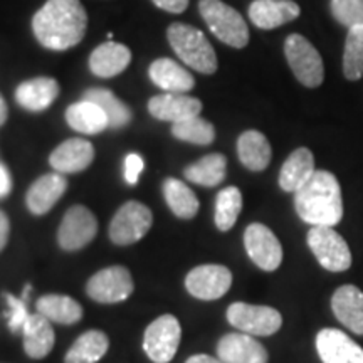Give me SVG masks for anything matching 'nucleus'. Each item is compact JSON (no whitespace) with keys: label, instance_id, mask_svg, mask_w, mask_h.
<instances>
[{"label":"nucleus","instance_id":"f257e3e1","mask_svg":"<svg viewBox=\"0 0 363 363\" xmlns=\"http://www.w3.org/2000/svg\"><path fill=\"white\" fill-rule=\"evenodd\" d=\"M86 29L88 16L79 0H48L33 19L35 39L51 51H66L78 45Z\"/></svg>","mask_w":363,"mask_h":363},{"label":"nucleus","instance_id":"f03ea898","mask_svg":"<svg viewBox=\"0 0 363 363\" xmlns=\"http://www.w3.org/2000/svg\"><path fill=\"white\" fill-rule=\"evenodd\" d=\"M299 219L310 225L335 227L343 219V195L340 182L328 170H316L294 194Z\"/></svg>","mask_w":363,"mask_h":363},{"label":"nucleus","instance_id":"7ed1b4c3","mask_svg":"<svg viewBox=\"0 0 363 363\" xmlns=\"http://www.w3.org/2000/svg\"><path fill=\"white\" fill-rule=\"evenodd\" d=\"M169 43L184 65L202 74H214L217 71V56L212 44L202 30L189 24L175 22L167 30Z\"/></svg>","mask_w":363,"mask_h":363},{"label":"nucleus","instance_id":"20e7f679","mask_svg":"<svg viewBox=\"0 0 363 363\" xmlns=\"http://www.w3.org/2000/svg\"><path fill=\"white\" fill-rule=\"evenodd\" d=\"M202 19L211 33L230 48L242 49L249 43V29L242 16L222 0H201L199 2Z\"/></svg>","mask_w":363,"mask_h":363},{"label":"nucleus","instance_id":"39448f33","mask_svg":"<svg viewBox=\"0 0 363 363\" xmlns=\"http://www.w3.org/2000/svg\"><path fill=\"white\" fill-rule=\"evenodd\" d=\"M284 54L296 79L306 88H318L325 79V66L320 52L310 40L291 34L284 43Z\"/></svg>","mask_w":363,"mask_h":363},{"label":"nucleus","instance_id":"423d86ee","mask_svg":"<svg viewBox=\"0 0 363 363\" xmlns=\"http://www.w3.org/2000/svg\"><path fill=\"white\" fill-rule=\"evenodd\" d=\"M308 246L315 254L316 261L331 272H343L352 266V251L348 242L335 227L315 225L306 235Z\"/></svg>","mask_w":363,"mask_h":363},{"label":"nucleus","instance_id":"0eeeda50","mask_svg":"<svg viewBox=\"0 0 363 363\" xmlns=\"http://www.w3.org/2000/svg\"><path fill=\"white\" fill-rule=\"evenodd\" d=\"M227 321L242 333L252 337H271L283 326V316L276 308L233 303L227 308Z\"/></svg>","mask_w":363,"mask_h":363},{"label":"nucleus","instance_id":"6e6552de","mask_svg":"<svg viewBox=\"0 0 363 363\" xmlns=\"http://www.w3.org/2000/svg\"><path fill=\"white\" fill-rule=\"evenodd\" d=\"M153 224L152 211L142 202L130 201L118 208L110 224V239L116 246H131L148 234Z\"/></svg>","mask_w":363,"mask_h":363},{"label":"nucleus","instance_id":"1a4fd4ad","mask_svg":"<svg viewBox=\"0 0 363 363\" xmlns=\"http://www.w3.org/2000/svg\"><path fill=\"white\" fill-rule=\"evenodd\" d=\"M182 328L174 315H163L147 326L143 350L153 363H170L179 350Z\"/></svg>","mask_w":363,"mask_h":363},{"label":"nucleus","instance_id":"9d476101","mask_svg":"<svg viewBox=\"0 0 363 363\" xmlns=\"http://www.w3.org/2000/svg\"><path fill=\"white\" fill-rule=\"evenodd\" d=\"M135 284L130 271L125 266H110L91 276L86 284V293L91 299L103 305H115L126 301L133 293Z\"/></svg>","mask_w":363,"mask_h":363},{"label":"nucleus","instance_id":"9b49d317","mask_svg":"<svg viewBox=\"0 0 363 363\" xmlns=\"http://www.w3.org/2000/svg\"><path fill=\"white\" fill-rule=\"evenodd\" d=\"M98 220L84 206H72L62 217L57 230L59 247L67 252L79 251L96 238Z\"/></svg>","mask_w":363,"mask_h":363},{"label":"nucleus","instance_id":"f8f14e48","mask_svg":"<svg viewBox=\"0 0 363 363\" xmlns=\"http://www.w3.org/2000/svg\"><path fill=\"white\" fill-rule=\"evenodd\" d=\"M244 247L247 256L259 269L272 272L283 262V246L269 227L259 222L247 225L244 233Z\"/></svg>","mask_w":363,"mask_h":363},{"label":"nucleus","instance_id":"ddd939ff","mask_svg":"<svg viewBox=\"0 0 363 363\" xmlns=\"http://www.w3.org/2000/svg\"><path fill=\"white\" fill-rule=\"evenodd\" d=\"M233 286V272L220 264H203L194 267L185 278V288L194 298L214 301L224 296Z\"/></svg>","mask_w":363,"mask_h":363},{"label":"nucleus","instance_id":"4468645a","mask_svg":"<svg viewBox=\"0 0 363 363\" xmlns=\"http://www.w3.org/2000/svg\"><path fill=\"white\" fill-rule=\"evenodd\" d=\"M316 350L323 363H363V348L337 328H325L316 335Z\"/></svg>","mask_w":363,"mask_h":363},{"label":"nucleus","instance_id":"2eb2a0df","mask_svg":"<svg viewBox=\"0 0 363 363\" xmlns=\"http://www.w3.org/2000/svg\"><path fill=\"white\" fill-rule=\"evenodd\" d=\"M217 357L222 363H267L269 355L252 335L227 333L217 343Z\"/></svg>","mask_w":363,"mask_h":363},{"label":"nucleus","instance_id":"dca6fc26","mask_svg":"<svg viewBox=\"0 0 363 363\" xmlns=\"http://www.w3.org/2000/svg\"><path fill=\"white\" fill-rule=\"evenodd\" d=\"M148 111L160 121L179 123V121L201 115L202 101L184 93H163L150 99Z\"/></svg>","mask_w":363,"mask_h":363},{"label":"nucleus","instance_id":"f3484780","mask_svg":"<svg viewBox=\"0 0 363 363\" xmlns=\"http://www.w3.org/2000/svg\"><path fill=\"white\" fill-rule=\"evenodd\" d=\"M301 9L293 0H254L249 6V19L264 30L276 29L298 19Z\"/></svg>","mask_w":363,"mask_h":363},{"label":"nucleus","instance_id":"a211bd4d","mask_svg":"<svg viewBox=\"0 0 363 363\" xmlns=\"http://www.w3.org/2000/svg\"><path fill=\"white\" fill-rule=\"evenodd\" d=\"M67 189V180L62 174H45L39 177L38 180L27 190L26 203L30 214L44 216L56 206L59 199L62 197Z\"/></svg>","mask_w":363,"mask_h":363},{"label":"nucleus","instance_id":"6ab92c4d","mask_svg":"<svg viewBox=\"0 0 363 363\" xmlns=\"http://www.w3.org/2000/svg\"><path fill=\"white\" fill-rule=\"evenodd\" d=\"M93 160L94 147L83 138L66 140L49 157V163L59 174H78L88 169Z\"/></svg>","mask_w":363,"mask_h":363},{"label":"nucleus","instance_id":"aec40b11","mask_svg":"<svg viewBox=\"0 0 363 363\" xmlns=\"http://www.w3.org/2000/svg\"><path fill=\"white\" fill-rule=\"evenodd\" d=\"M331 310L352 333L363 335V291L353 284L340 286L331 296Z\"/></svg>","mask_w":363,"mask_h":363},{"label":"nucleus","instance_id":"412c9836","mask_svg":"<svg viewBox=\"0 0 363 363\" xmlns=\"http://www.w3.org/2000/svg\"><path fill=\"white\" fill-rule=\"evenodd\" d=\"M131 62V51L125 44L108 40L94 49L89 57V69L98 78H113L123 72Z\"/></svg>","mask_w":363,"mask_h":363},{"label":"nucleus","instance_id":"4be33fe9","mask_svg":"<svg viewBox=\"0 0 363 363\" xmlns=\"http://www.w3.org/2000/svg\"><path fill=\"white\" fill-rule=\"evenodd\" d=\"M22 337H24V350L27 357L34 358V360H43L48 357L56 343V335H54L51 321L40 313H34L27 318L24 328H22Z\"/></svg>","mask_w":363,"mask_h":363},{"label":"nucleus","instance_id":"5701e85b","mask_svg":"<svg viewBox=\"0 0 363 363\" xmlns=\"http://www.w3.org/2000/svg\"><path fill=\"white\" fill-rule=\"evenodd\" d=\"M150 79L167 93H189L195 86V79L190 72L175 62L174 59L160 57L150 65Z\"/></svg>","mask_w":363,"mask_h":363},{"label":"nucleus","instance_id":"b1692460","mask_svg":"<svg viewBox=\"0 0 363 363\" xmlns=\"http://www.w3.org/2000/svg\"><path fill=\"white\" fill-rule=\"evenodd\" d=\"M315 172V157H313L311 150L305 147L294 150L291 155L286 158L284 165L281 167L279 187L284 192L296 194Z\"/></svg>","mask_w":363,"mask_h":363},{"label":"nucleus","instance_id":"393cba45","mask_svg":"<svg viewBox=\"0 0 363 363\" xmlns=\"http://www.w3.org/2000/svg\"><path fill=\"white\" fill-rule=\"evenodd\" d=\"M59 94V84L54 78H34L19 84L16 101L29 111H44Z\"/></svg>","mask_w":363,"mask_h":363},{"label":"nucleus","instance_id":"a878e982","mask_svg":"<svg viewBox=\"0 0 363 363\" xmlns=\"http://www.w3.org/2000/svg\"><path fill=\"white\" fill-rule=\"evenodd\" d=\"M239 160L251 172H262L271 163L272 150L261 131L247 130L238 140Z\"/></svg>","mask_w":363,"mask_h":363},{"label":"nucleus","instance_id":"bb28decb","mask_svg":"<svg viewBox=\"0 0 363 363\" xmlns=\"http://www.w3.org/2000/svg\"><path fill=\"white\" fill-rule=\"evenodd\" d=\"M35 308L49 321L59 325H74L83 318V306L67 294H44Z\"/></svg>","mask_w":363,"mask_h":363},{"label":"nucleus","instance_id":"cd10ccee","mask_svg":"<svg viewBox=\"0 0 363 363\" xmlns=\"http://www.w3.org/2000/svg\"><path fill=\"white\" fill-rule=\"evenodd\" d=\"M66 121L72 130L84 135H98L103 130L110 128L104 111L96 103L88 99L71 104L66 110Z\"/></svg>","mask_w":363,"mask_h":363},{"label":"nucleus","instance_id":"c85d7f7f","mask_svg":"<svg viewBox=\"0 0 363 363\" xmlns=\"http://www.w3.org/2000/svg\"><path fill=\"white\" fill-rule=\"evenodd\" d=\"M108 348L110 340L106 333L99 330L84 331L67 350L65 363H96L106 355Z\"/></svg>","mask_w":363,"mask_h":363},{"label":"nucleus","instance_id":"c756f323","mask_svg":"<svg viewBox=\"0 0 363 363\" xmlns=\"http://www.w3.org/2000/svg\"><path fill=\"white\" fill-rule=\"evenodd\" d=\"M227 158L222 153H211L185 169V179L202 187H217L225 179Z\"/></svg>","mask_w":363,"mask_h":363},{"label":"nucleus","instance_id":"7c9ffc66","mask_svg":"<svg viewBox=\"0 0 363 363\" xmlns=\"http://www.w3.org/2000/svg\"><path fill=\"white\" fill-rule=\"evenodd\" d=\"M163 197L179 219H192L201 207L197 195L179 179H167L163 182Z\"/></svg>","mask_w":363,"mask_h":363},{"label":"nucleus","instance_id":"2f4dec72","mask_svg":"<svg viewBox=\"0 0 363 363\" xmlns=\"http://www.w3.org/2000/svg\"><path fill=\"white\" fill-rule=\"evenodd\" d=\"M88 101L96 103L99 108L104 111V115L108 118V125L110 128H123L130 123L131 120V111L123 101H120L110 89L103 88H91L84 93V98Z\"/></svg>","mask_w":363,"mask_h":363},{"label":"nucleus","instance_id":"473e14b6","mask_svg":"<svg viewBox=\"0 0 363 363\" xmlns=\"http://www.w3.org/2000/svg\"><path fill=\"white\" fill-rule=\"evenodd\" d=\"M242 211V194L238 187L222 189L216 199V225L220 233H227L238 222V217Z\"/></svg>","mask_w":363,"mask_h":363},{"label":"nucleus","instance_id":"72a5a7b5","mask_svg":"<svg viewBox=\"0 0 363 363\" xmlns=\"http://www.w3.org/2000/svg\"><path fill=\"white\" fill-rule=\"evenodd\" d=\"M343 74L350 81L363 76V26L348 29L343 52Z\"/></svg>","mask_w":363,"mask_h":363},{"label":"nucleus","instance_id":"f704fd0d","mask_svg":"<svg viewBox=\"0 0 363 363\" xmlns=\"http://www.w3.org/2000/svg\"><path fill=\"white\" fill-rule=\"evenodd\" d=\"M172 135L182 140V142L206 147V145H211L216 140V128L214 125L208 123L203 118L194 116L172 125Z\"/></svg>","mask_w":363,"mask_h":363},{"label":"nucleus","instance_id":"c9c22d12","mask_svg":"<svg viewBox=\"0 0 363 363\" xmlns=\"http://www.w3.org/2000/svg\"><path fill=\"white\" fill-rule=\"evenodd\" d=\"M330 7L335 19L348 29L363 26V0H331Z\"/></svg>","mask_w":363,"mask_h":363},{"label":"nucleus","instance_id":"e433bc0d","mask_svg":"<svg viewBox=\"0 0 363 363\" xmlns=\"http://www.w3.org/2000/svg\"><path fill=\"white\" fill-rule=\"evenodd\" d=\"M4 296H6V301L9 305V311H6L9 330L12 333H19L24 328L27 318L30 316V313L27 311V303L22 298L13 296L11 293H6Z\"/></svg>","mask_w":363,"mask_h":363},{"label":"nucleus","instance_id":"4c0bfd02","mask_svg":"<svg viewBox=\"0 0 363 363\" xmlns=\"http://www.w3.org/2000/svg\"><path fill=\"white\" fill-rule=\"evenodd\" d=\"M145 169V160L138 153H130L125 158V180L126 184L136 185L138 184L140 174H142Z\"/></svg>","mask_w":363,"mask_h":363},{"label":"nucleus","instance_id":"58836bf2","mask_svg":"<svg viewBox=\"0 0 363 363\" xmlns=\"http://www.w3.org/2000/svg\"><path fill=\"white\" fill-rule=\"evenodd\" d=\"M157 7L170 13H180L189 7V0H152Z\"/></svg>","mask_w":363,"mask_h":363},{"label":"nucleus","instance_id":"ea45409f","mask_svg":"<svg viewBox=\"0 0 363 363\" xmlns=\"http://www.w3.org/2000/svg\"><path fill=\"white\" fill-rule=\"evenodd\" d=\"M12 190V179L11 172L4 163H0V199L7 197Z\"/></svg>","mask_w":363,"mask_h":363},{"label":"nucleus","instance_id":"a19ab883","mask_svg":"<svg viewBox=\"0 0 363 363\" xmlns=\"http://www.w3.org/2000/svg\"><path fill=\"white\" fill-rule=\"evenodd\" d=\"M9 235H11V220H9L6 212L0 211V252L6 249L9 242Z\"/></svg>","mask_w":363,"mask_h":363},{"label":"nucleus","instance_id":"79ce46f5","mask_svg":"<svg viewBox=\"0 0 363 363\" xmlns=\"http://www.w3.org/2000/svg\"><path fill=\"white\" fill-rule=\"evenodd\" d=\"M185 363H222V362L219 360V358H214L211 355H203V353H201V355L190 357Z\"/></svg>","mask_w":363,"mask_h":363},{"label":"nucleus","instance_id":"37998d69","mask_svg":"<svg viewBox=\"0 0 363 363\" xmlns=\"http://www.w3.org/2000/svg\"><path fill=\"white\" fill-rule=\"evenodd\" d=\"M7 116H9V108H7V103L6 99H4L2 94H0V126L7 121Z\"/></svg>","mask_w":363,"mask_h":363},{"label":"nucleus","instance_id":"c03bdc74","mask_svg":"<svg viewBox=\"0 0 363 363\" xmlns=\"http://www.w3.org/2000/svg\"><path fill=\"white\" fill-rule=\"evenodd\" d=\"M29 293H30V284H26L24 288V293H22V299L27 303V299H29Z\"/></svg>","mask_w":363,"mask_h":363}]
</instances>
